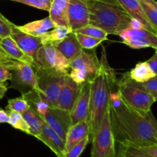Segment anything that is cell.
Wrapping results in <instances>:
<instances>
[{
  "mask_svg": "<svg viewBox=\"0 0 157 157\" xmlns=\"http://www.w3.org/2000/svg\"><path fill=\"white\" fill-rule=\"evenodd\" d=\"M108 108L115 142L135 147L157 146V120L151 110L128 105L118 94L117 85L110 94Z\"/></svg>",
  "mask_w": 157,
  "mask_h": 157,
  "instance_id": "cell-1",
  "label": "cell"
},
{
  "mask_svg": "<svg viewBox=\"0 0 157 157\" xmlns=\"http://www.w3.org/2000/svg\"><path fill=\"white\" fill-rule=\"evenodd\" d=\"M99 72L90 81V96L87 122L90 140L101 125L109 107L110 94L117 85L115 71L107 61L106 51L103 47Z\"/></svg>",
  "mask_w": 157,
  "mask_h": 157,
  "instance_id": "cell-2",
  "label": "cell"
},
{
  "mask_svg": "<svg viewBox=\"0 0 157 157\" xmlns=\"http://www.w3.org/2000/svg\"><path fill=\"white\" fill-rule=\"evenodd\" d=\"M87 4L90 24L108 35H117L131 25L133 18L117 0H84Z\"/></svg>",
  "mask_w": 157,
  "mask_h": 157,
  "instance_id": "cell-3",
  "label": "cell"
},
{
  "mask_svg": "<svg viewBox=\"0 0 157 157\" xmlns=\"http://www.w3.org/2000/svg\"><path fill=\"white\" fill-rule=\"evenodd\" d=\"M117 90L123 101L128 105L138 110L149 111L157 101L141 86L130 78L128 73L123 75L121 79L117 81Z\"/></svg>",
  "mask_w": 157,
  "mask_h": 157,
  "instance_id": "cell-4",
  "label": "cell"
},
{
  "mask_svg": "<svg viewBox=\"0 0 157 157\" xmlns=\"http://www.w3.org/2000/svg\"><path fill=\"white\" fill-rule=\"evenodd\" d=\"M101 67L94 50L83 49L81 53L70 61L68 76L80 86L90 82L96 77Z\"/></svg>",
  "mask_w": 157,
  "mask_h": 157,
  "instance_id": "cell-5",
  "label": "cell"
},
{
  "mask_svg": "<svg viewBox=\"0 0 157 157\" xmlns=\"http://www.w3.org/2000/svg\"><path fill=\"white\" fill-rule=\"evenodd\" d=\"M32 67L36 74L40 92L45 98L49 107H56L58 96L67 75L55 71L44 69L36 64Z\"/></svg>",
  "mask_w": 157,
  "mask_h": 157,
  "instance_id": "cell-6",
  "label": "cell"
},
{
  "mask_svg": "<svg viewBox=\"0 0 157 157\" xmlns=\"http://www.w3.org/2000/svg\"><path fill=\"white\" fill-rule=\"evenodd\" d=\"M92 142L91 157H107L115 146L112 131L110 112L107 109L101 125L90 139Z\"/></svg>",
  "mask_w": 157,
  "mask_h": 157,
  "instance_id": "cell-7",
  "label": "cell"
},
{
  "mask_svg": "<svg viewBox=\"0 0 157 157\" xmlns=\"http://www.w3.org/2000/svg\"><path fill=\"white\" fill-rule=\"evenodd\" d=\"M35 64L44 69L55 71L64 75H68L70 62L67 58L51 44H44L38 50Z\"/></svg>",
  "mask_w": 157,
  "mask_h": 157,
  "instance_id": "cell-8",
  "label": "cell"
},
{
  "mask_svg": "<svg viewBox=\"0 0 157 157\" xmlns=\"http://www.w3.org/2000/svg\"><path fill=\"white\" fill-rule=\"evenodd\" d=\"M118 36L121 42L133 49L152 48L157 49V35L154 32L143 28L128 27L121 31Z\"/></svg>",
  "mask_w": 157,
  "mask_h": 157,
  "instance_id": "cell-9",
  "label": "cell"
},
{
  "mask_svg": "<svg viewBox=\"0 0 157 157\" xmlns=\"http://www.w3.org/2000/svg\"><path fill=\"white\" fill-rule=\"evenodd\" d=\"M12 84L10 87L18 89L22 93L31 90H36L40 92L36 74L32 66L19 61L18 65L12 71Z\"/></svg>",
  "mask_w": 157,
  "mask_h": 157,
  "instance_id": "cell-10",
  "label": "cell"
},
{
  "mask_svg": "<svg viewBox=\"0 0 157 157\" xmlns=\"http://www.w3.org/2000/svg\"><path fill=\"white\" fill-rule=\"evenodd\" d=\"M43 119L65 141L67 132L72 126L71 112L57 107H49Z\"/></svg>",
  "mask_w": 157,
  "mask_h": 157,
  "instance_id": "cell-11",
  "label": "cell"
},
{
  "mask_svg": "<svg viewBox=\"0 0 157 157\" xmlns=\"http://www.w3.org/2000/svg\"><path fill=\"white\" fill-rule=\"evenodd\" d=\"M67 19L68 26L72 32L90 24L88 8L84 0H70Z\"/></svg>",
  "mask_w": 157,
  "mask_h": 157,
  "instance_id": "cell-12",
  "label": "cell"
},
{
  "mask_svg": "<svg viewBox=\"0 0 157 157\" xmlns=\"http://www.w3.org/2000/svg\"><path fill=\"white\" fill-rule=\"evenodd\" d=\"M90 96V82L81 85L80 93L77 101L71 110L72 125L84 121H87Z\"/></svg>",
  "mask_w": 157,
  "mask_h": 157,
  "instance_id": "cell-13",
  "label": "cell"
},
{
  "mask_svg": "<svg viewBox=\"0 0 157 157\" xmlns=\"http://www.w3.org/2000/svg\"><path fill=\"white\" fill-rule=\"evenodd\" d=\"M80 89L81 86L67 75L60 91L56 107L71 112L79 95Z\"/></svg>",
  "mask_w": 157,
  "mask_h": 157,
  "instance_id": "cell-14",
  "label": "cell"
},
{
  "mask_svg": "<svg viewBox=\"0 0 157 157\" xmlns=\"http://www.w3.org/2000/svg\"><path fill=\"white\" fill-rule=\"evenodd\" d=\"M10 36L26 55L35 60L37 52L43 44L41 37H35L25 33L19 30L17 25H15L12 29Z\"/></svg>",
  "mask_w": 157,
  "mask_h": 157,
  "instance_id": "cell-15",
  "label": "cell"
},
{
  "mask_svg": "<svg viewBox=\"0 0 157 157\" xmlns=\"http://www.w3.org/2000/svg\"><path fill=\"white\" fill-rule=\"evenodd\" d=\"M37 139L44 143L57 156L64 157L65 141L63 140L59 135L44 121H43L41 126V133Z\"/></svg>",
  "mask_w": 157,
  "mask_h": 157,
  "instance_id": "cell-16",
  "label": "cell"
},
{
  "mask_svg": "<svg viewBox=\"0 0 157 157\" xmlns=\"http://www.w3.org/2000/svg\"><path fill=\"white\" fill-rule=\"evenodd\" d=\"M54 46L67 58L69 62L78 57L83 51L74 32L68 34L64 39L54 44Z\"/></svg>",
  "mask_w": 157,
  "mask_h": 157,
  "instance_id": "cell-17",
  "label": "cell"
},
{
  "mask_svg": "<svg viewBox=\"0 0 157 157\" xmlns=\"http://www.w3.org/2000/svg\"><path fill=\"white\" fill-rule=\"evenodd\" d=\"M0 45L6 51V53L14 59L18 61L33 66L35 64V61L32 57L26 55L15 43V41L11 38V36L5 37L0 39Z\"/></svg>",
  "mask_w": 157,
  "mask_h": 157,
  "instance_id": "cell-18",
  "label": "cell"
},
{
  "mask_svg": "<svg viewBox=\"0 0 157 157\" xmlns=\"http://www.w3.org/2000/svg\"><path fill=\"white\" fill-rule=\"evenodd\" d=\"M117 1L121 3V6L124 7V9L127 11L132 18L140 21L147 30L153 32V29L150 26L146 16L140 0H117Z\"/></svg>",
  "mask_w": 157,
  "mask_h": 157,
  "instance_id": "cell-19",
  "label": "cell"
},
{
  "mask_svg": "<svg viewBox=\"0 0 157 157\" xmlns=\"http://www.w3.org/2000/svg\"><path fill=\"white\" fill-rule=\"evenodd\" d=\"M70 0H53L49 12V18L55 25L68 26L67 9ZM69 27V26H68Z\"/></svg>",
  "mask_w": 157,
  "mask_h": 157,
  "instance_id": "cell-20",
  "label": "cell"
},
{
  "mask_svg": "<svg viewBox=\"0 0 157 157\" xmlns=\"http://www.w3.org/2000/svg\"><path fill=\"white\" fill-rule=\"evenodd\" d=\"M55 24L48 17L41 20L31 21L23 25L17 26L19 30L29 35L35 37H41L48 31L52 30L55 27Z\"/></svg>",
  "mask_w": 157,
  "mask_h": 157,
  "instance_id": "cell-21",
  "label": "cell"
},
{
  "mask_svg": "<svg viewBox=\"0 0 157 157\" xmlns=\"http://www.w3.org/2000/svg\"><path fill=\"white\" fill-rule=\"evenodd\" d=\"M89 125L87 121H81L74 124L69 129L65 140L64 153L68 151L75 144L89 135Z\"/></svg>",
  "mask_w": 157,
  "mask_h": 157,
  "instance_id": "cell-22",
  "label": "cell"
},
{
  "mask_svg": "<svg viewBox=\"0 0 157 157\" xmlns=\"http://www.w3.org/2000/svg\"><path fill=\"white\" fill-rule=\"evenodd\" d=\"M22 96L27 101L31 108L35 110L41 117L44 118L46 112L49 108V105L45 98L41 92L36 90H31L22 94Z\"/></svg>",
  "mask_w": 157,
  "mask_h": 157,
  "instance_id": "cell-23",
  "label": "cell"
},
{
  "mask_svg": "<svg viewBox=\"0 0 157 157\" xmlns=\"http://www.w3.org/2000/svg\"><path fill=\"white\" fill-rule=\"evenodd\" d=\"M21 114L29 126L31 136L38 138L41 133V126H42L44 119L31 107Z\"/></svg>",
  "mask_w": 157,
  "mask_h": 157,
  "instance_id": "cell-24",
  "label": "cell"
},
{
  "mask_svg": "<svg viewBox=\"0 0 157 157\" xmlns=\"http://www.w3.org/2000/svg\"><path fill=\"white\" fill-rule=\"evenodd\" d=\"M72 30L68 26L56 25L52 30L46 32L41 37L42 44H51L52 45L64 39L68 34L71 33Z\"/></svg>",
  "mask_w": 157,
  "mask_h": 157,
  "instance_id": "cell-25",
  "label": "cell"
},
{
  "mask_svg": "<svg viewBox=\"0 0 157 157\" xmlns=\"http://www.w3.org/2000/svg\"><path fill=\"white\" fill-rule=\"evenodd\" d=\"M128 74L131 79L138 83H144L156 76L147 61L137 63Z\"/></svg>",
  "mask_w": 157,
  "mask_h": 157,
  "instance_id": "cell-26",
  "label": "cell"
},
{
  "mask_svg": "<svg viewBox=\"0 0 157 157\" xmlns=\"http://www.w3.org/2000/svg\"><path fill=\"white\" fill-rule=\"evenodd\" d=\"M7 112L9 115V124H10L13 128L21 130L30 135V130H29V126L21 113L14 111V110H7Z\"/></svg>",
  "mask_w": 157,
  "mask_h": 157,
  "instance_id": "cell-27",
  "label": "cell"
},
{
  "mask_svg": "<svg viewBox=\"0 0 157 157\" xmlns=\"http://www.w3.org/2000/svg\"><path fill=\"white\" fill-rule=\"evenodd\" d=\"M73 32L88 35V36L93 37V38L101 39L103 41L107 40V35H108V34L104 30L101 29V28L97 27V26L90 24L84 26L83 28H81L79 29H77V30L74 31Z\"/></svg>",
  "mask_w": 157,
  "mask_h": 157,
  "instance_id": "cell-28",
  "label": "cell"
},
{
  "mask_svg": "<svg viewBox=\"0 0 157 157\" xmlns=\"http://www.w3.org/2000/svg\"><path fill=\"white\" fill-rule=\"evenodd\" d=\"M75 33V32H74ZM78 42L81 44V48L86 50H93L103 42V40L93 38L88 35H83L80 33H75Z\"/></svg>",
  "mask_w": 157,
  "mask_h": 157,
  "instance_id": "cell-29",
  "label": "cell"
},
{
  "mask_svg": "<svg viewBox=\"0 0 157 157\" xmlns=\"http://www.w3.org/2000/svg\"><path fill=\"white\" fill-rule=\"evenodd\" d=\"M29 108L30 105L28 104L27 101L22 95L19 98L8 100V105L6 107L7 110H14L22 113Z\"/></svg>",
  "mask_w": 157,
  "mask_h": 157,
  "instance_id": "cell-30",
  "label": "cell"
},
{
  "mask_svg": "<svg viewBox=\"0 0 157 157\" xmlns=\"http://www.w3.org/2000/svg\"><path fill=\"white\" fill-rule=\"evenodd\" d=\"M90 141V136L87 135L81 141L75 144L68 151L66 152L64 157H80Z\"/></svg>",
  "mask_w": 157,
  "mask_h": 157,
  "instance_id": "cell-31",
  "label": "cell"
},
{
  "mask_svg": "<svg viewBox=\"0 0 157 157\" xmlns=\"http://www.w3.org/2000/svg\"><path fill=\"white\" fill-rule=\"evenodd\" d=\"M8 1L22 3V4L32 6V7L36 8V9L48 12L50 10L51 6H52L53 0H8Z\"/></svg>",
  "mask_w": 157,
  "mask_h": 157,
  "instance_id": "cell-32",
  "label": "cell"
},
{
  "mask_svg": "<svg viewBox=\"0 0 157 157\" xmlns=\"http://www.w3.org/2000/svg\"><path fill=\"white\" fill-rule=\"evenodd\" d=\"M141 3H142L143 9L145 12L147 20H148L151 28L153 29V32L157 35V12L146 3L143 2H141Z\"/></svg>",
  "mask_w": 157,
  "mask_h": 157,
  "instance_id": "cell-33",
  "label": "cell"
},
{
  "mask_svg": "<svg viewBox=\"0 0 157 157\" xmlns=\"http://www.w3.org/2000/svg\"><path fill=\"white\" fill-rule=\"evenodd\" d=\"M121 145L122 146L123 154L125 157H153L138 147Z\"/></svg>",
  "mask_w": 157,
  "mask_h": 157,
  "instance_id": "cell-34",
  "label": "cell"
},
{
  "mask_svg": "<svg viewBox=\"0 0 157 157\" xmlns=\"http://www.w3.org/2000/svg\"><path fill=\"white\" fill-rule=\"evenodd\" d=\"M18 62H19V61L14 59L12 57L9 56V55L6 53V51H5L4 49L2 48V46L0 45V64H1V65L5 66V67H7L10 71H12L18 65Z\"/></svg>",
  "mask_w": 157,
  "mask_h": 157,
  "instance_id": "cell-35",
  "label": "cell"
},
{
  "mask_svg": "<svg viewBox=\"0 0 157 157\" xmlns=\"http://www.w3.org/2000/svg\"><path fill=\"white\" fill-rule=\"evenodd\" d=\"M15 25L6 18L0 12V38L9 36Z\"/></svg>",
  "mask_w": 157,
  "mask_h": 157,
  "instance_id": "cell-36",
  "label": "cell"
},
{
  "mask_svg": "<svg viewBox=\"0 0 157 157\" xmlns=\"http://www.w3.org/2000/svg\"><path fill=\"white\" fill-rule=\"evenodd\" d=\"M140 84L147 92L153 95L157 100V75L147 81L140 83Z\"/></svg>",
  "mask_w": 157,
  "mask_h": 157,
  "instance_id": "cell-37",
  "label": "cell"
},
{
  "mask_svg": "<svg viewBox=\"0 0 157 157\" xmlns=\"http://www.w3.org/2000/svg\"><path fill=\"white\" fill-rule=\"evenodd\" d=\"M12 79V72L5 66L0 64V83H4L6 81Z\"/></svg>",
  "mask_w": 157,
  "mask_h": 157,
  "instance_id": "cell-38",
  "label": "cell"
},
{
  "mask_svg": "<svg viewBox=\"0 0 157 157\" xmlns=\"http://www.w3.org/2000/svg\"><path fill=\"white\" fill-rule=\"evenodd\" d=\"M107 157H124L122 151V146L120 144L116 143L115 146L113 147L110 153H109V156Z\"/></svg>",
  "mask_w": 157,
  "mask_h": 157,
  "instance_id": "cell-39",
  "label": "cell"
},
{
  "mask_svg": "<svg viewBox=\"0 0 157 157\" xmlns=\"http://www.w3.org/2000/svg\"><path fill=\"white\" fill-rule=\"evenodd\" d=\"M147 62L148 63L149 66L150 67L151 70L153 71V73L155 74V75H157V49L154 55L148 61H147Z\"/></svg>",
  "mask_w": 157,
  "mask_h": 157,
  "instance_id": "cell-40",
  "label": "cell"
},
{
  "mask_svg": "<svg viewBox=\"0 0 157 157\" xmlns=\"http://www.w3.org/2000/svg\"><path fill=\"white\" fill-rule=\"evenodd\" d=\"M144 151L147 152L153 157H157V146H146V147H138Z\"/></svg>",
  "mask_w": 157,
  "mask_h": 157,
  "instance_id": "cell-41",
  "label": "cell"
},
{
  "mask_svg": "<svg viewBox=\"0 0 157 157\" xmlns=\"http://www.w3.org/2000/svg\"><path fill=\"white\" fill-rule=\"evenodd\" d=\"M9 115L7 111L0 109V124H9Z\"/></svg>",
  "mask_w": 157,
  "mask_h": 157,
  "instance_id": "cell-42",
  "label": "cell"
},
{
  "mask_svg": "<svg viewBox=\"0 0 157 157\" xmlns=\"http://www.w3.org/2000/svg\"><path fill=\"white\" fill-rule=\"evenodd\" d=\"M143 2L146 3L147 5H148L149 6L152 8L153 9H154L156 12H157V2L155 0H140Z\"/></svg>",
  "mask_w": 157,
  "mask_h": 157,
  "instance_id": "cell-43",
  "label": "cell"
},
{
  "mask_svg": "<svg viewBox=\"0 0 157 157\" xmlns=\"http://www.w3.org/2000/svg\"><path fill=\"white\" fill-rule=\"evenodd\" d=\"M7 90L8 87L6 83H0V100L2 99L3 97L6 94Z\"/></svg>",
  "mask_w": 157,
  "mask_h": 157,
  "instance_id": "cell-44",
  "label": "cell"
},
{
  "mask_svg": "<svg viewBox=\"0 0 157 157\" xmlns=\"http://www.w3.org/2000/svg\"><path fill=\"white\" fill-rule=\"evenodd\" d=\"M123 155H124V154H123ZM124 157H125V156H124Z\"/></svg>",
  "mask_w": 157,
  "mask_h": 157,
  "instance_id": "cell-45",
  "label": "cell"
}]
</instances>
